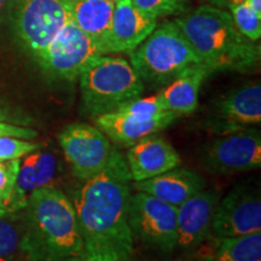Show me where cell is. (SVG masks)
I'll list each match as a JSON object with an SVG mask.
<instances>
[{
  "mask_svg": "<svg viewBox=\"0 0 261 261\" xmlns=\"http://www.w3.org/2000/svg\"><path fill=\"white\" fill-rule=\"evenodd\" d=\"M132 177L119 149L96 177L85 180L73 202L84 240V261H133L135 240L128 224Z\"/></svg>",
  "mask_w": 261,
  "mask_h": 261,
  "instance_id": "cell-1",
  "label": "cell"
},
{
  "mask_svg": "<svg viewBox=\"0 0 261 261\" xmlns=\"http://www.w3.org/2000/svg\"><path fill=\"white\" fill-rule=\"evenodd\" d=\"M198 60L212 71L255 69L260 62V45L250 41L236 28L221 8L202 5L175 19Z\"/></svg>",
  "mask_w": 261,
  "mask_h": 261,
  "instance_id": "cell-2",
  "label": "cell"
},
{
  "mask_svg": "<svg viewBox=\"0 0 261 261\" xmlns=\"http://www.w3.org/2000/svg\"><path fill=\"white\" fill-rule=\"evenodd\" d=\"M33 261H84V240L73 202L56 187L33 191L25 204Z\"/></svg>",
  "mask_w": 261,
  "mask_h": 261,
  "instance_id": "cell-3",
  "label": "cell"
},
{
  "mask_svg": "<svg viewBox=\"0 0 261 261\" xmlns=\"http://www.w3.org/2000/svg\"><path fill=\"white\" fill-rule=\"evenodd\" d=\"M79 79L83 110L92 119L115 112L142 97L145 91V84L129 62L121 57H97Z\"/></svg>",
  "mask_w": 261,
  "mask_h": 261,
  "instance_id": "cell-4",
  "label": "cell"
},
{
  "mask_svg": "<svg viewBox=\"0 0 261 261\" xmlns=\"http://www.w3.org/2000/svg\"><path fill=\"white\" fill-rule=\"evenodd\" d=\"M129 63L144 84L167 86L191 65L201 63L175 22L156 27L129 52Z\"/></svg>",
  "mask_w": 261,
  "mask_h": 261,
  "instance_id": "cell-5",
  "label": "cell"
},
{
  "mask_svg": "<svg viewBox=\"0 0 261 261\" xmlns=\"http://www.w3.org/2000/svg\"><path fill=\"white\" fill-rule=\"evenodd\" d=\"M178 116L166 108L161 93L137 98L115 112L94 119L97 128L120 148H129L145 137L171 126Z\"/></svg>",
  "mask_w": 261,
  "mask_h": 261,
  "instance_id": "cell-6",
  "label": "cell"
},
{
  "mask_svg": "<svg viewBox=\"0 0 261 261\" xmlns=\"http://www.w3.org/2000/svg\"><path fill=\"white\" fill-rule=\"evenodd\" d=\"M69 19L64 0H16L15 32L35 61Z\"/></svg>",
  "mask_w": 261,
  "mask_h": 261,
  "instance_id": "cell-7",
  "label": "cell"
},
{
  "mask_svg": "<svg viewBox=\"0 0 261 261\" xmlns=\"http://www.w3.org/2000/svg\"><path fill=\"white\" fill-rule=\"evenodd\" d=\"M58 143L71 173L80 181L99 174L117 149L102 130L85 122L64 126L58 133Z\"/></svg>",
  "mask_w": 261,
  "mask_h": 261,
  "instance_id": "cell-8",
  "label": "cell"
},
{
  "mask_svg": "<svg viewBox=\"0 0 261 261\" xmlns=\"http://www.w3.org/2000/svg\"><path fill=\"white\" fill-rule=\"evenodd\" d=\"M128 224L133 240L162 252L177 248V207L146 192L129 196Z\"/></svg>",
  "mask_w": 261,
  "mask_h": 261,
  "instance_id": "cell-9",
  "label": "cell"
},
{
  "mask_svg": "<svg viewBox=\"0 0 261 261\" xmlns=\"http://www.w3.org/2000/svg\"><path fill=\"white\" fill-rule=\"evenodd\" d=\"M102 55L96 42L69 19L37 62L55 79L73 81Z\"/></svg>",
  "mask_w": 261,
  "mask_h": 261,
  "instance_id": "cell-10",
  "label": "cell"
},
{
  "mask_svg": "<svg viewBox=\"0 0 261 261\" xmlns=\"http://www.w3.org/2000/svg\"><path fill=\"white\" fill-rule=\"evenodd\" d=\"M208 171L219 174L248 172L261 166V133L250 127L214 139L204 150Z\"/></svg>",
  "mask_w": 261,
  "mask_h": 261,
  "instance_id": "cell-11",
  "label": "cell"
},
{
  "mask_svg": "<svg viewBox=\"0 0 261 261\" xmlns=\"http://www.w3.org/2000/svg\"><path fill=\"white\" fill-rule=\"evenodd\" d=\"M261 122V86L253 83L223 94L215 100L204 127L214 135L223 136Z\"/></svg>",
  "mask_w": 261,
  "mask_h": 261,
  "instance_id": "cell-12",
  "label": "cell"
},
{
  "mask_svg": "<svg viewBox=\"0 0 261 261\" xmlns=\"http://www.w3.org/2000/svg\"><path fill=\"white\" fill-rule=\"evenodd\" d=\"M261 232L259 188L238 185L219 201L213 219V234L241 237Z\"/></svg>",
  "mask_w": 261,
  "mask_h": 261,
  "instance_id": "cell-13",
  "label": "cell"
},
{
  "mask_svg": "<svg viewBox=\"0 0 261 261\" xmlns=\"http://www.w3.org/2000/svg\"><path fill=\"white\" fill-rule=\"evenodd\" d=\"M219 201V192L204 188L177 207L178 248L190 252L213 236V219Z\"/></svg>",
  "mask_w": 261,
  "mask_h": 261,
  "instance_id": "cell-14",
  "label": "cell"
},
{
  "mask_svg": "<svg viewBox=\"0 0 261 261\" xmlns=\"http://www.w3.org/2000/svg\"><path fill=\"white\" fill-rule=\"evenodd\" d=\"M158 27V18L136 8L130 0H117L104 55L129 52L138 47Z\"/></svg>",
  "mask_w": 261,
  "mask_h": 261,
  "instance_id": "cell-15",
  "label": "cell"
},
{
  "mask_svg": "<svg viewBox=\"0 0 261 261\" xmlns=\"http://www.w3.org/2000/svg\"><path fill=\"white\" fill-rule=\"evenodd\" d=\"M132 181H142L180 166L181 159L171 143L155 135L140 139L126 152Z\"/></svg>",
  "mask_w": 261,
  "mask_h": 261,
  "instance_id": "cell-16",
  "label": "cell"
},
{
  "mask_svg": "<svg viewBox=\"0 0 261 261\" xmlns=\"http://www.w3.org/2000/svg\"><path fill=\"white\" fill-rule=\"evenodd\" d=\"M60 163L57 156L40 148L29 152L19 161L15 187L10 196L12 211L21 210L27 204L28 196L41 188L55 187Z\"/></svg>",
  "mask_w": 261,
  "mask_h": 261,
  "instance_id": "cell-17",
  "label": "cell"
},
{
  "mask_svg": "<svg viewBox=\"0 0 261 261\" xmlns=\"http://www.w3.org/2000/svg\"><path fill=\"white\" fill-rule=\"evenodd\" d=\"M204 188V179L197 172L179 166L154 178L132 181V189L136 191L146 192L174 207H179Z\"/></svg>",
  "mask_w": 261,
  "mask_h": 261,
  "instance_id": "cell-18",
  "label": "cell"
},
{
  "mask_svg": "<svg viewBox=\"0 0 261 261\" xmlns=\"http://www.w3.org/2000/svg\"><path fill=\"white\" fill-rule=\"evenodd\" d=\"M181 261H261V232L241 237L213 234Z\"/></svg>",
  "mask_w": 261,
  "mask_h": 261,
  "instance_id": "cell-19",
  "label": "cell"
},
{
  "mask_svg": "<svg viewBox=\"0 0 261 261\" xmlns=\"http://www.w3.org/2000/svg\"><path fill=\"white\" fill-rule=\"evenodd\" d=\"M213 73L210 67L197 63L178 75L166 89L160 91L163 103L178 117L191 115L198 107V94L202 84Z\"/></svg>",
  "mask_w": 261,
  "mask_h": 261,
  "instance_id": "cell-20",
  "label": "cell"
},
{
  "mask_svg": "<svg viewBox=\"0 0 261 261\" xmlns=\"http://www.w3.org/2000/svg\"><path fill=\"white\" fill-rule=\"evenodd\" d=\"M67 4L71 21L96 42L104 55L115 4L107 0H70Z\"/></svg>",
  "mask_w": 261,
  "mask_h": 261,
  "instance_id": "cell-21",
  "label": "cell"
},
{
  "mask_svg": "<svg viewBox=\"0 0 261 261\" xmlns=\"http://www.w3.org/2000/svg\"><path fill=\"white\" fill-rule=\"evenodd\" d=\"M0 261H33L25 207L0 215Z\"/></svg>",
  "mask_w": 261,
  "mask_h": 261,
  "instance_id": "cell-22",
  "label": "cell"
},
{
  "mask_svg": "<svg viewBox=\"0 0 261 261\" xmlns=\"http://www.w3.org/2000/svg\"><path fill=\"white\" fill-rule=\"evenodd\" d=\"M228 9L238 31L250 41H259L261 37V16L257 15L247 2Z\"/></svg>",
  "mask_w": 261,
  "mask_h": 261,
  "instance_id": "cell-23",
  "label": "cell"
},
{
  "mask_svg": "<svg viewBox=\"0 0 261 261\" xmlns=\"http://www.w3.org/2000/svg\"><path fill=\"white\" fill-rule=\"evenodd\" d=\"M130 3L145 14L159 18L182 12L188 0H130Z\"/></svg>",
  "mask_w": 261,
  "mask_h": 261,
  "instance_id": "cell-24",
  "label": "cell"
},
{
  "mask_svg": "<svg viewBox=\"0 0 261 261\" xmlns=\"http://www.w3.org/2000/svg\"><path fill=\"white\" fill-rule=\"evenodd\" d=\"M40 144L28 139L16 137H2L0 138V161L22 159L29 152L40 148Z\"/></svg>",
  "mask_w": 261,
  "mask_h": 261,
  "instance_id": "cell-25",
  "label": "cell"
},
{
  "mask_svg": "<svg viewBox=\"0 0 261 261\" xmlns=\"http://www.w3.org/2000/svg\"><path fill=\"white\" fill-rule=\"evenodd\" d=\"M19 161L21 159L0 161V196L8 198L9 202L17 177Z\"/></svg>",
  "mask_w": 261,
  "mask_h": 261,
  "instance_id": "cell-26",
  "label": "cell"
},
{
  "mask_svg": "<svg viewBox=\"0 0 261 261\" xmlns=\"http://www.w3.org/2000/svg\"><path fill=\"white\" fill-rule=\"evenodd\" d=\"M37 136L38 133L32 128L0 121V138L2 137H16V138L31 140L34 139Z\"/></svg>",
  "mask_w": 261,
  "mask_h": 261,
  "instance_id": "cell-27",
  "label": "cell"
},
{
  "mask_svg": "<svg viewBox=\"0 0 261 261\" xmlns=\"http://www.w3.org/2000/svg\"><path fill=\"white\" fill-rule=\"evenodd\" d=\"M9 211H12L11 207H10L9 200L8 198L2 197V196H0V215L8 213Z\"/></svg>",
  "mask_w": 261,
  "mask_h": 261,
  "instance_id": "cell-28",
  "label": "cell"
},
{
  "mask_svg": "<svg viewBox=\"0 0 261 261\" xmlns=\"http://www.w3.org/2000/svg\"><path fill=\"white\" fill-rule=\"evenodd\" d=\"M247 3L257 15L261 16V0H247Z\"/></svg>",
  "mask_w": 261,
  "mask_h": 261,
  "instance_id": "cell-29",
  "label": "cell"
},
{
  "mask_svg": "<svg viewBox=\"0 0 261 261\" xmlns=\"http://www.w3.org/2000/svg\"><path fill=\"white\" fill-rule=\"evenodd\" d=\"M9 0H0V18H2L3 14H4L6 6H8Z\"/></svg>",
  "mask_w": 261,
  "mask_h": 261,
  "instance_id": "cell-30",
  "label": "cell"
},
{
  "mask_svg": "<svg viewBox=\"0 0 261 261\" xmlns=\"http://www.w3.org/2000/svg\"><path fill=\"white\" fill-rule=\"evenodd\" d=\"M215 2H217L218 4H220V5H223V6H226V5H225V0H215Z\"/></svg>",
  "mask_w": 261,
  "mask_h": 261,
  "instance_id": "cell-31",
  "label": "cell"
},
{
  "mask_svg": "<svg viewBox=\"0 0 261 261\" xmlns=\"http://www.w3.org/2000/svg\"><path fill=\"white\" fill-rule=\"evenodd\" d=\"M107 2H109V3H113V4H116V2H117V0H107Z\"/></svg>",
  "mask_w": 261,
  "mask_h": 261,
  "instance_id": "cell-32",
  "label": "cell"
},
{
  "mask_svg": "<svg viewBox=\"0 0 261 261\" xmlns=\"http://www.w3.org/2000/svg\"><path fill=\"white\" fill-rule=\"evenodd\" d=\"M64 2H67V3H68V2H70V0H64Z\"/></svg>",
  "mask_w": 261,
  "mask_h": 261,
  "instance_id": "cell-33",
  "label": "cell"
}]
</instances>
